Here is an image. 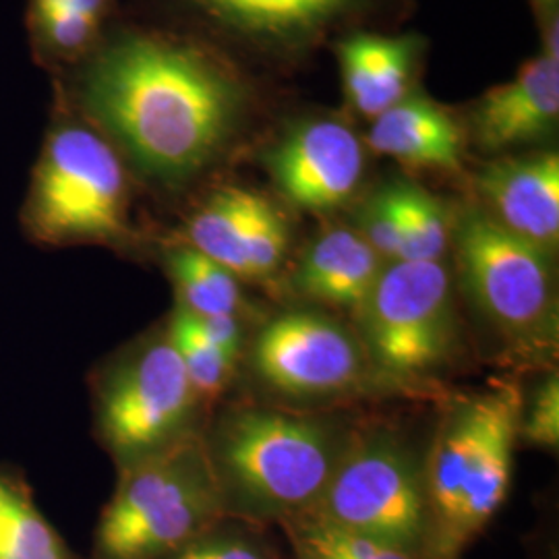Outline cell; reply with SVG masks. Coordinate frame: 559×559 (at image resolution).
I'll use <instances>...</instances> for the list:
<instances>
[{
	"label": "cell",
	"mask_w": 559,
	"mask_h": 559,
	"mask_svg": "<svg viewBox=\"0 0 559 559\" xmlns=\"http://www.w3.org/2000/svg\"><path fill=\"white\" fill-rule=\"evenodd\" d=\"M251 193L224 187L207 195L187 218L180 242L193 247L207 260L221 263L239 278H249L245 260V224Z\"/></svg>",
	"instance_id": "obj_20"
},
{
	"label": "cell",
	"mask_w": 559,
	"mask_h": 559,
	"mask_svg": "<svg viewBox=\"0 0 559 559\" xmlns=\"http://www.w3.org/2000/svg\"><path fill=\"white\" fill-rule=\"evenodd\" d=\"M381 270L380 255L357 230L332 228L309 247L293 284L309 299L359 311Z\"/></svg>",
	"instance_id": "obj_15"
},
{
	"label": "cell",
	"mask_w": 559,
	"mask_h": 559,
	"mask_svg": "<svg viewBox=\"0 0 559 559\" xmlns=\"http://www.w3.org/2000/svg\"><path fill=\"white\" fill-rule=\"evenodd\" d=\"M288 249V224L278 210L251 193L245 224V260L249 278H265L274 274Z\"/></svg>",
	"instance_id": "obj_25"
},
{
	"label": "cell",
	"mask_w": 559,
	"mask_h": 559,
	"mask_svg": "<svg viewBox=\"0 0 559 559\" xmlns=\"http://www.w3.org/2000/svg\"><path fill=\"white\" fill-rule=\"evenodd\" d=\"M489 216L549 255L559 242V156L545 152L487 164L477 177Z\"/></svg>",
	"instance_id": "obj_12"
},
{
	"label": "cell",
	"mask_w": 559,
	"mask_h": 559,
	"mask_svg": "<svg viewBox=\"0 0 559 559\" xmlns=\"http://www.w3.org/2000/svg\"><path fill=\"white\" fill-rule=\"evenodd\" d=\"M456 247L462 282L501 336L516 353H554L559 316L551 255L480 210L460 218Z\"/></svg>",
	"instance_id": "obj_6"
},
{
	"label": "cell",
	"mask_w": 559,
	"mask_h": 559,
	"mask_svg": "<svg viewBox=\"0 0 559 559\" xmlns=\"http://www.w3.org/2000/svg\"><path fill=\"white\" fill-rule=\"evenodd\" d=\"M57 98L20 207L23 237L41 249L135 247L140 233L131 218L127 162L90 120Z\"/></svg>",
	"instance_id": "obj_2"
},
{
	"label": "cell",
	"mask_w": 559,
	"mask_h": 559,
	"mask_svg": "<svg viewBox=\"0 0 559 559\" xmlns=\"http://www.w3.org/2000/svg\"><path fill=\"white\" fill-rule=\"evenodd\" d=\"M166 559H276V554L258 524L224 519Z\"/></svg>",
	"instance_id": "obj_26"
},
{
	"label": "cell",
	"mask_w": 559,
	"mask_h": 559,
	"mask_svg": "<svg viewBox=\"0 0 559 559\" xmlns=\"http://www.w3.org/2000/svg\"><path fill=\"white\" fill-rule=\"evenodd\" d=\"M519 433L524 440L556 450L559 445V378L558 371L549 373L535 390L531 404H522Z\"/></svg>",
	"instance_id": "obj_28"
},
{
	"label": "cell",
	"mask_w": 559,
	"mask_h": 559,
	"mask_svg": "<svg viewBox=\"0 0 559 559\" xmlns=\"http://www.w3.org/2000/svg\"><path fill=\"white\" fill-rule=\"evenodd\" d=\"M203 441L226 516L258 526L307 514L348 443L325 420L253 406L222 415Z\"/></svg>",
	"instance_id": "obj_3"
},
{
	"label": "cell",
	"mask_w": 559,
	"mask_h": 559,
	"mask_svg": "<svg viewBox=\"0 0 559 559\" xmlns=\"http://www.w3.org/2000/svg\"><path fill=\"white\" fill-rule=\"evenodd\" d=\"M522 404L524 400L514 383H498L485 392L483 438L452 526L448 559L460 558L508 498Z\"/></svg>",
	"instance_id": "obj_11"
},
{
	"label": "cell",
	"mask_w": 559,
	"mask_h": 559,
	"mask_svg": "<svg viewBox=\"0 0 559 559\" xmlns=\"http://www.w3.org/2000/svg\"><path fill=\"white\" fill-rule=\"evenodd\" d=\"M417 55L419 40L413 36L383 38L359 34L340 44L344 90L362 117L378 119L411 94L408 85Z\"/></svg>",
	"instance_id": "obj_16"
},
{
	"label": "cell",
	"mask_w": 559,
	"mask_h": 559,
	"mask_svg": "<svg viewBox=\"0 0 559 559\" xmlns=\"http://www.w3.org/2000/svg\"><path fill=\"white\" fill-rule=\"evenodd\" d=\"M253 40L299 46L346 17L360 0H187Z\"/></svg>",
	"instance_id": "obj_17"
},
{
	"label": "cell",
	"mask_w": 559,
	"mask_h": 559,
	"mask_svg": "<svg viewBox=\"0 0 559 559\" xmlns=\"http://www.w3.org/2000/svg\"><path fill=\"white\" fill-rule=\"evenodd\" d=\"M117 473L87 559H166L228 519L203 433Z\"/></svg>",
	"instance_id": "obj_4"
},
{
	"label": "cell",
	"mask_w": 559,
	"mask_h": 559,
	"mask_svg": "<svg viewBox=\"0 0 559 559\" xmlns=\"http://www.w3.org/2000/svg\"><path fill=\"white\" fill-rule=\"evenodd\" d=\"M112 0H27L32 55L48 71L80 64L102 41Z\"/></svg>",
	"instance_id": "obj_18"
},
{
	"label": "cell",
	"mask_w": 559,
	"mask_h": 559,
	"mask_svg": "<svg viewBox=\"0 0 559 559\" xmlns=\"http://www.w3.org/2000/svg\"><path fill=\"white\" fill-rule=\"evenodd\" d=\"M0 559H87L44 514L21 464L0 460Z\"/></svg>",
	"instance_id": "obj_19"
},
{
	"label": "cell",
	"mask_w": 559,
	"mask_h": 559,
	"mask_svg": "<svg viewBox=\"0 0 559 559\" xmlns=\"http://www.w3.org/2000/svg\"><path fill=\"white\" fill-rule=\"evenodd\" d=\"M537 2H540V4H547V7H551L556 0H537Z\"/></svg>",
	"instance_id": "obj_31"
},
{
	"label": "cell",
	"mask_w": 559,
	"mask_h": 559,
	"mask_svg": "<svg viewBox=\"0 0 559 559\" xmlns=\"http://www.w3.org/2000/svg\"><path fill=\"white\" fill-rule=\"evenodd\" d=\"M282 195L302 210H334L362 179L365 154L359 138L338 120H307L267 156Z\"/></svg>",
	"instance_id": "obj_10"
},
{
	"label": "cell",
	"mask_w": 559,
	"mask_h": 559,
	"mask_svg": "<svg viewBox=\"0 0 559 559\" xmlns=\"http://www.w3.org/2000/svg\"><path fill=\"white\" fill-rule=\"evenodd\" d=\"M164 323L201 404L214 402L224 392L235 362L222 355L201 332L198 320L179 305Z\"/></svg>",
	"instance_id": "obj_23"
},
{
	"label": "cell",
	"mask_w": 559,
	"mask_h": 559,
	"mask_svg": "<svg viewBox=\"0 0 559 559\" xmlns=\"http://www.w3.org/2000/svg\"><path fill=\"white\" fill-rule=\"evenodd\" d=\"M251 360L270 388L293 396H325L353 388L362 353L340 323L309 311H288L261 328Z\"/></svg>",
	"instance_id": "obj_9"
},
{
	"label": "cell",
	"mask_w": 559,
	"mask_h": 559,
	"mask_svg": "<svg viewBox=\"0 0 559 559\" xmlns=\"http://www.w3.org/2000/svg\"><path fill=\"white\" fill-rule=\"evenodd\" d=\"M558 32V15H554L549 23L545 25V50H543V57L556 60V62H559Z\"/></svg>",
	"instance_id": "obj_30"
},
{
	"label": "cell",
	"mask_w": 559,
	"mask_h": 559,
	"mask_svg": "<svg viewBox=\"0 0 559 559\" xmlns=\"http://www.w3.org/2000/svg\"><path fill=\"white\" fill-rule=\"evenodd\" d=\"M357 316L369 357L390 380H420L450 355L454 316L441 261H390Z\"/></svg>",
	"instance_id": "obj_8"
},
{
	"label": "cell",
	"mask_w": 559,
	"mask_h": 559,
	"mask_svg": "<svg viewBox=\"0 0 559 559\" xmlns=\"http://www.w3.org/2000/svg\"><path fill=\"white\" fill-rule=\"evenodd\" d=\"M90 394L96 440L117 471L201 433V402L166 323L98 365Z\"/></svg>",
	"instance_id": "obj_5"
},
{
	"label": "cell",
	"mask_w": 559,
	"mask_h": 559,
	"mask_svg": "<svg viewBox=\"0 0 559 559\" xmlns=\"http://www.w3.org/2000/svg\"><path fill=\"white\" fill-rule=\"evenodd\" d=\"M369 145L411 166L456 173L464 156V133L440 104L411 92L373 119Z\"/></svg>",
	"instance_id": "obj_14"
},
{
	"label": "cell",
	"mask_w": 559,
	"mask_h": 559,
	"mask_svg": "<svg viewBox=\"0 0 559 559\" xmlns=\"http://www.w3.org/2000/svg\"><path fill=\"white\" fill-rule=\"evenodd\" d=\"M402 245L396 261H441L450 226L440 201L413 185H396Z\"/></svg>",
	"instance_id": "obj_24"
},
{
	"label": "cell",
	"mask_w": 559,
	"mask_h": 559,
	"mask_svg": "<svg viewBox=\"0 0 559 559\" xmlns=\"http://www.w3.org/2000/svg\"><path fill=\"white\" fill-rule=\"evenodd\" d=\"M359 235L367 240L381 260L396 261L402 245L399 193L396 185L383 187L360 210Z\"/></svg>",
	"instance_id": "obj_27"
},
{
	"label": "cell",
	"mask_w": 559,
	"mask_h": 559,
	"mask_svg": "<svg viewBox=\"0 0 559 559\" xmlns=\"http://www.w3.org/2000/svg\"><path fill=\"white\" fill-rule=\"evenodd\" d=\"M280 524L297 559H420L380 540L348 533L313 514H300Z\"/></svg>",
	"instance_id": "obj_22"
},
{
	"label": "cell",
	"mask_w": 559,
	"mask_h": 559,
	"mask_svg": "<svg viewBox=\"0 0 559 559\" xmlns=\"http://www.w3.org/2000/svg\"><path fill=\"white\" fill-rule=\"evenodd\" d=\"M62 96L119 150L131 173L177 191L221 158L247 115V87L212 50L129 29L80 62Z\"/></svg>",
	"instance_id": "obj_1"
},
{
	"label": "cell",
	"mask_w": 559,
	"mask_h": 559,
	"mask_svg": "<svg viewBox=\"0 0 559 559\" xmlns=\"http://www.w3.org/2000/svg\"><path fill=\"white\" fill-rule=\"evenodd\" d=\"M559 119V62L526 60L519 75L489 90L473 110L475 138L483 150L501 152L551 133Z\"/></svg>",
	"instance_id": "obj_13"
},
{
	"label": "cell",
	"mask_w": 559,
	"mask_h": 559,
	"mask_svg": "<svg viewBox=\"0 0 559 559\" xmlns=\"http://www.w3.org/2000/svg\"><path fill=\"white\" fill-rule=\"evenodd\" d=\"M162 267L177 290V305L195 318L237 316L240 295L239 276L207 260L193 247L173 240L160 249Z\"/></svg>",
	"instance_id": "obj_21"
},
{
	"label": "cell",
	"mask_w": 559,
	"mask_h": 559,
	"mask_svg": "<svg viewBox=\"0 0 559 559\" xmlns=\"http://www.w3.org/2000/svg\"><path fill=\"white\" fill-rule=\"evenodd\" d=\"M195 318V316H193ZM201 332L207 340L226 355L228 359L237 360L242 348V328L237 316H214V318H195Z\"/></svg>",
	"instance_id": "obj_29"
},
{
	"label": "cell",
	"mask_w": 559,
	"mask_h": 559,
	"mask_svg": "<svg viewBox=\"0 0 559 559\" xmlns=\"http://www.w3.org/2000/svg\"><path fill=\"white\" fill-rule=\"evenodd\" d=\"M307 514L423 559V468L408 448L388 433L348 441L332 479Z\"/></svg>",
	"instance_id": "obj_7"
}]
</instances>
